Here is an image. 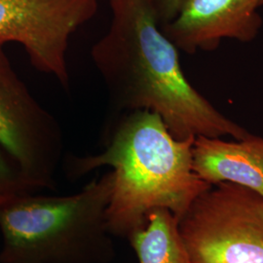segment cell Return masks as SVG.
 <instances>
[{"instance_id": "6da1fadb", "label": "cell", "mask_w": 263, "mask_h": 263, "mask_svg": "<svg viewBox=\"0 0 263 263\" xmlns=\"http://www.w3.org/2000/svg\"><path fill=\"white\" fill-rule=\"evenodd\" d=\"M110 26L91 49L109 98L123 113H156L179 140L251 135L188 81L179 49L165 35L147 0H109Z\"/></svg>"}, {"instance_id": "7a4b0ae2", "label": "cell", "mask_w": 263, "mask_h": 263, "mask_svg": "<svg viewBox=\"0 0 263 263\" xmlns=\"http://www.w3.org/2000/svg\"><path fill=\"white\" fill-rule=\"evenodd\" d=\"M194 141L176 139L156 113L124 112L104 151L76 158L71 170L80 176L104 166L112 169L107 226L112 235L128 238L152 210L167 209L179 220L212 186L193 168Z\"/></svg>"}, {"instance_id": "3957f363", "label": "cell", "mask_w": 263, "mask_h": 263, "mask_svg": "<svg viewBox=\"0 0 263 263\" xmlns=\"http://www.w3.org/2000/svg\"><path fill=\"white\" fill-rule=\"evenodd\" d=\"M112 171L69 196L30 191L0 197V263H108L115 255L106 219Z\"/></svg>"}, {"instance_id": "277c9868", "label": "cell", "mask_w": 263, "mask_h": 263, "mask_svg": "<svg viewBox=\"0 0 263 263\" xmlns=\"http://www.w3.org/2000/svg\"><path fill=\"white\" fill-rule=\"evenodd\" d=\"M178 226L191 263H263V197L249 188L212 185Z\"/></svg>"}, {"instance_id": "5b68a950", "label": "cell", "mask_w": 263, "mask_h": 263, "mask_svg": "<svg viewBox=\"0 0 263 263\" xmlns=\"http://www.w3.org/2000/svg\"><path fill=\"white\" fill-rule=\"evenodd\" d=\"M0 42V148L31 190L51 186L63 151L56 117L20 78Z\"/></svg>"}, {"instance_id": "8992f818", "label": "cell", "mask_w": 263, "mask_h": 263, "mask_svg": "<svg viewBox=\"0 0 263 263\" xmlns=\"http://www.w3.org/2000/svg\"><path fill=\"white\" fill-rule=\"evenodd\" d=\"M98 8L99 0H0V42L21 44L34 68L68 90L70 39Z\"/></svg>"}, {"instance_id": "52a82bcc", "label": "cell", "mask_w": 263, "mask_h": 263, "mask_svg": "<svg viewBox=\"0 0 263 263\" xmlns=\"http://www.w3.org/2000/svg\"><path fill=\"white\" fill-rule=\"evenodd\" d=\"M262 5L263 0H182L176 17L161 28L187 54L213 51L223 39L248 43L262 27Z\"/></svg>"}, {"instance_id": "ba28073f", "label": "cell", "mask_w": 263, "mask_h": 263, "mask_svg": "<svg viewBox=\"0 0 263 263\" xmlns=\"http://www.w3.org/2000/svg\"><path fill=\"white\" fill-rule=\"evenodd\" d=\"M193 168L210 185L231 182L263 197V137L224 141L198 137L192 149Z\"/></svg>"}, {"instance_id": "9c48e42d", "label": "cell", "mask_w": 263, "mask_h": 263, "mask_svg": "<svg viewBox=\"0 0 263 263\" xmlns=\"http://www.w3.org/2000/svg\"><path fill=\"white\" fill-rule=\"evenodd\" d=\"M178 223L167 209L151 211L145 224L128 237L139 262L191 263Z\"/></svg>"}, {"instance_id": "30bf717a", "label": "cell", "mask_w": 263, "mask_h": 263, "mask_svg": "<svg viewBox=\"0 0 263 263\" xmlns=\"http://www.w3.org/2000/svg\"><path fill=\"white\" fill-rule=\"evenodd\" d=\"M31 191L9 156L0 148V197L16 191Z\"/></svg>"}, {"instance_id": "8fae6325", "label": "cell", "mask_w": 263, "mask_h": 263, "mask_svg": "<svg viewBox=\"0 0 263 263\" xmlns=\"http://www.w3.org/2000/svg\"><path fill=\"white\" fill-rule=\"evenodd\" d=\"M160 27L170 23L178 14L182 0H147Z\"/></svg>"}]
</instances>
